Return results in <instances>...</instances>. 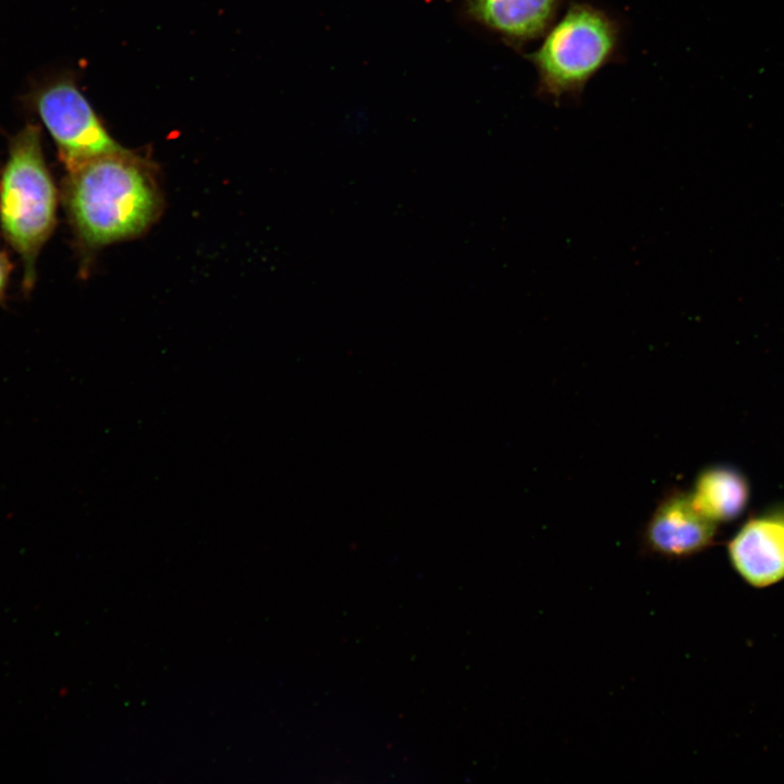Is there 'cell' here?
I'll return each mask as SVG.
<instances>
[{
	"label": "cell",
	"mask_w": 784,
	"mask_h": 784,
	"mask_svg": "<svg viewBox=\"0 0 784 784\" xmlns=\"http://www.w3.org/2000/svg\"><path fill=\"white\" fill-rule=\"evenodd\" d=\"M63 199L76 236L90 248L139 235L162 207L148 162L127 149L69 171Z\"/></svg>",
	"instance_id": "cell-1"
},
{
	"label": "cell",
	"mask_w": 784,
	"mask_h": 784,
	"mask_svg": "<svg viewBox=\"0 0 784 784\" xmlns=\"http://www.w3.org/2000/svg\"><path fill=\"white\" fill-rule=\"evenodd\" d=\"M730 561L752 587L784 579V505L749 518L727 544Z\"/></svg>",
	"instance_id": "cell-5"
},
{
	"label": "cell",
	"mask_w": 784,
	"mask_h": 784,
	"mask_svg": "<svg viewBox=\"0 0 784 784\" xmlns=\"http://www.w3.org/2000/svg\"><path fill=\"white\" fill-rule=\"evenodd\" d=\"M565 0H469L473 16L512 47L522 49L546 34Z\"/></svg>",
	"instance_id": "cell-7"
},
{
	"label": "cell",
	"mask_w": 784,
	"mask_h": 784,
	"mask_svg": "<svg viewBox=\"0 0 784 784\" xmlns=\"http://www.w3.org/2000/svg\"><path fill=\"white\" fill-rule=\"evenodd\" d=\"M716 524L693 503L690 494L675 492L657 506L645 529L647 547L665 558H687L711 544Z\"/></svg>",
	"instance_id": "cell-6"
},
{
	"label": "cell",
	"mask_w": 784,
	"mask_h": 784,
	"mask_svg": "<svg viewBox=\"0 0 784 784\" xmlns=\"http://www.w3.org/2000/svg\"><path fill=\"white\" fill-rule=\"evenodd\" d=\"M12 265L4 252L0 250V302L4 298Z\"/></svg>",
	"instance_id": "cell-9"
},
{
	"label": "cell",
	"mask_w": 784,
	"mask_h": 784,
	"mask_svg": "<svg viewBox=\"0 0 784 784\" xmlns=\"http://www.w3.org/2000/svg\"><path fill=\"white\" fill-rule=\"evenodd\" d=\"M694 505L713 523L736 519L749 501V483L738 469L710 466L699 473L689 493Z\"/></svg>",
	"instance_id": "cell-8"
},
{
	"label": "cell",
	"mask_w": 784,
	"mask_h": 784,
	"mask_svg": "<svg viewBox=\"0 0 784 784\" xmlns=\"http://www.w3.org/2000/svg\"><path fill=\"white\" fill-rule=\"evenodd\" d=\"M58 193L37 124H26L9 143L0 179V226L21 256L23 289H33L38 255L57 222Z\"/></svg>",
	"instance_id": "cell-3"
},
{
	"label": "cell",
	"mask_w": 784,
	"mask_h": 784,
	"mask_svg": "<svg viewBox=\"0 0 784 784\" xmlns=\"http://www.w3.org/2000/svg\"><path fill=\"white\" fill-rule=\"evenodd\" d=\"M624 26L611 11L588 0H571L525 54L536 72L535 95L556 107L578 102L587 84L620 60Z\"/></svg>",
	"instance_id": "cell-2"
},
{
	"label": "cell",
	"mask_w": 784,
	"mask_h": 784,
	"mask_svg": "<svg viewBox=\"0 0 784 784\" xmlns=\"http://www.w3.org/2000/svg\"><path fill=\"white\" fill-rule=\"evenodd\" d=\"M33 106L56 143L68 172L97 157L120 151L89 101L70 78L40 88Z\"/></svg>",
	"instance_id": "cell-4"
}]
</instances>
